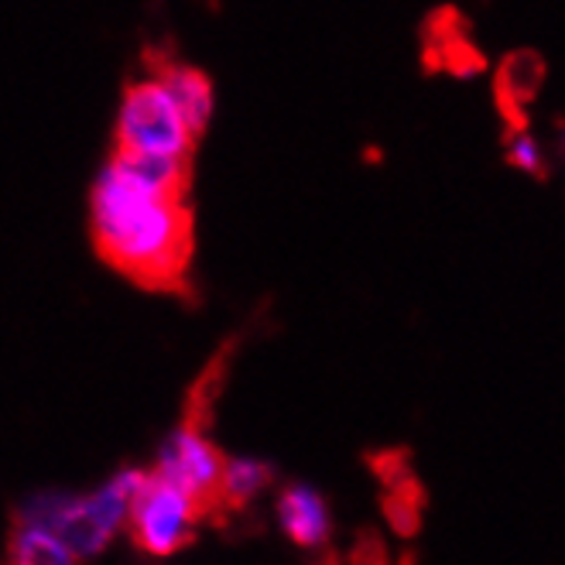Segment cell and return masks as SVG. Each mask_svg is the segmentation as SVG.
<instances>
[{
  "instance_id": "6da1fadb",
  "label": "cell",
  "mask_w": 565,
  "mask_h": 565,
  "mask_svg": "<svg viewBox=\"0 0 565 565\" xmlns=\"http://www.w3.org/2000/svg\"><path fill=\"white\" fill-rule=\"evenodd\" d=\"M192 161L117 151L93 189V241L114 271L175 291L192 260Z\"/></svg>"
},
{
  "instance_id": "7a4b0ae2",
  "label": "cell",
  "mask_w": 565,
  "mask_h": 565,
  "mask_svg": "<svg viewBox=\"0 0 565 565\" xmlns=\"http://www.w3.org/2000/svg\"><path fill=\"white\" fill-rule=\"evenodd\" d=\"M141 483H145V470H124L99 490L83 497H65V493L35 497V501H28L21 508L18 518L45 524L76 552V558H86L110 545L117 527L127 521V508L141 490Z\"/></svg>"
},
{
  "instance_id": "3957f363",
  "label": "cell",
  "mask_w": 565,
  "mask_h": 565,
  "mask_svg": "<svg viewBox=\"0 0 565 565\" xmlns=\"http://www.w3.org/2000/svg\"><path fill=\"white\" fill-rule=\"evenodd\" d=\"M216 374H220V356L213 367L199 377V384L189 394V408L182 425L161 446L158 467L164 480L185 487L195 501H203L210 518L220 511V473H223V452L210 436V418H213V394H216Z\"/></svg>"
},
{
  "instance_id": "277c9868",
  "label": "cell",
  "mask_w": 565,
  "mask_h": 565,
  "mask_svg": "<svg viewBox=\"0 0 565 565\" xmlns=\"http://www.w3.org/2000/svg\"><path fill=\"white\" fill-rule=\"evenodd\" d=\"M195 141L199 138L189 130L172 93L164 89V83L154 73L135 79L124 89L117 117V151L169 154L192 161Z\"/></svg>"
},
{
  "instance_id": "5b68a950",
  "label": "cell",
  "mask_w": 565,
  "mask_h": 565,
  "mask_svg": "<svg viewBox=\"0 0 565 565\" xmlns=\"http://www.w3.org/2000/svg\"><path fill=\"white\" fill-rule=\"evenodd\" d=\"M210 518L206 504L195 497L164 480L161 473H145L141 490L135 493V501L127 508V527L135 545L148 555H175L195 539V524Z\"/></svg>"
},
{
  "instance_id": "8992f818",
  "label": "cell",
  "mask_w": 565,
  "mask_h": 565,
  "mask_svg": "<svg viewBox=\"0 0 565 565\" xmlns=\"http://www.w3.org/2000/svg\"><path fill=\"white\" fill-rule=\"evenodd\" d=\"M148 70L164 83V89L172 93L175 107L182 110L185 124L195 138H203V130L213 120V107H216V96H213V83L203 70L195 65L175 62V58H164V55H151L148 52Z\"/></svg>"
},
{
  "instance_id": "52a82bcc",
  "label": "cell",
  "mask_w": 565,
  "mask_h": 565,
  "mask_svg": "<svg viewBox=\"0 0 565 565\" xmlns=\"http://www.w3.org/2000/svg\"><path fill=\"white\" fill-rule=\"evenodd\" d=\"M278 521L285 527V535L298 548H322L329 539V511L322 493L306 487V483H291L278 497Z\"/></svg>"
},
{
  "instance_id": "ba28073f",
  "label": "cell",
  "mask_w": 565,
  "mask_h": 565,
  "mask_svg": "<svg viewBox=\"0 0 565 565\" xmlns=\"http://www.w3.org/2000/svg\"><path fill=\"white\" fill-rule=\"evenodd\" d=\"M545 79V62L535 52H514L497 73V107L511 127H524V107Z\"/></svg>"
},
{
  "instance_id": "9c48e42d",
  "label": "cell",
  "mask_w": 565,
  "mask_h": 565,
  "mask_svg": "<svg viewBox=\"0 0 565 565\" xmlns=\"http://www.w3.org/2000/svg\"><path fill=\"white\" fill-rule=\"evenodd\" d=\"M8 555H11V562H21V565H70V562H79L76 552L65 545L55 531H49L45 524H35V521H21V518L11 527Z\"/></svg>"
},
{
  "instance_id": "30bf717a",
  "label": "cell",
  "mask_w": 565,
  "mask_h": 565,
  "mask_svg": "<svg viewBox=\"0 0 565 565\" xmlns=\"http://www.w3.org/2000/svg\"><path fill=\"white\" fill-rule=\"evenodd\" d=\"M275 470L260 459H223L220 508H247L260 490L271 487Z\"/></svg>"
},
{
  "instance_id": "8fae6325",
  "label": "cell",
  "mask_w": 565,
  "mask_h": 565,
  "mask_svg": "<svg viewBox=\"0 0 565 565\" xmlns=\"http://www.w3.org/2000/svg\"><path fill=\"white\" fill-rule=\"evenodd\" d=\"M422 504H425V493L415 483V477H402L387 483V497H384V518L391 521V527L397 535H415L418 524H422Z\"/></svg>"
},
{
  "instance_id": "7c38bea8",
  "label": "cell",
  "mask_w": 565,
  "mask_h": 565,
  "mask_svg": "<svg viewBox=\"0 0 565 565\" xmlns=\"http://www.w3.org/2000/svg\"><path fill=\"white\" fill-rule=\"evenodd\" d=\"M508 161L514 169H521L524 175H535L545 179V158L539 141L527 135V127H511L508 130Z\"/></svg>"
}]
</instances>
